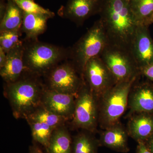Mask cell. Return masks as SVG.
I'll return each mask as SVG.
<instances>
[{"instance_id": "obj_1", "label": "cell", "mask_w": 153, "mask_h": 153, "mask_svg": "<svg viewBox=\"0 0 153 153\" xmlns=\"http://www.w3.org/2000/svg\"><path fill=\"white\" fill-rule=\"evenodd\" d=\"M109 43L130 49L137 25L127 0H104L100 13Z\"/></svg>"}, {"instance_id": "obj_2", "label": "cell", "mask_w": 153, "mask_h": 153, "mask_svg": "<svg viewBox=\"0 0 153 153\" xmlns=\"http://www.w3.org/2000/svg\"><path fill=\"white\" fill-rule=\"evenodd\" d=\"M39 76L25 71L16 81L5 83L4 93L16 119H26L41 105L46 85Z\"/></svg>"}, {"instance_id": "obj_3", "label": "cell", "mask_w": 153, "mask_h": 153, "mask_svg": "<svg viewBox=\"0 0 153 153\" xmlns=\"http://www.w3.org/2000/svg\"><path fill=\"white\" fill-rule=\"evenodd\" d=\"M25 71L40 76L45 75L69 57V49L44 43L38 39L23 40Z\"/></svg>"}, {"instance_id": "obj_4", "label": "cell", "mask_w": 153, "mask_h": 153, "mask_svg": "<svg viewBox=\"0 0 153 153\" xmlns=\"http://www.w3.org/2000/svg\"><path fill=\"white\" fill-rule=\"evenodd\" d=\"M138 77L118 82L99 99V124L102 129L120 123L128 105L129 95Z\"/></svg>"}, {"instance_id": "obj_5", "label": "cell", "mask_w": 153, "mask_h": 153, "mask_svg": "<svg viewBox=\"0 0 153 153\" xmlns=\"http://www.w3.org/2000/svg\"><path fill=\"white\" fill-rule=\"evenodd\" d=\"M109 44L103 24L100 19L69 49V58L82 74L86 63L92 58L99 57Z\"/></svg>"}, {"instance_id": "obj_6", "label": "cell", "mask_w": 153, "mask_h": 153, "mask_svg": "<svg viewBox=\"0 0 153 153\" xmlns=\"http://www.w3.org/2000/svg\"><path fill=\"white\" fill-rule=\"evenodd\" d=\"M100 57L117 83L129 81L140 75L138 66L128 48L109 43Z\"/></svg>"}, {"instance_id": "obj_7", "label": "cell", "mask_w": 153, "mask_h": 153, "mask_svg": "<svg viewBox=\"0 0 153 153\" xmlns=\"http://www.w3.org/2000/svg\"><path fill=\"white\" fill-rule=\"evenodd\" d=\"M99 100L84 81L75 97L72 127L94 133L99 124Z\"/></svg>"}, {"instance_id": "obj_8", "label": "cell", "mask_w": 153, "mask_h": 153, "mask_svg": "<svg viewBox=\"0 0 153 153\" xmlns=\"http://www.w3.org/2000/svg\"><path fill=\"white\" fill-rule=\"evenodd\" d=\"M44 76L49 89L75 96L84 82L82 74L70 60L59 63Z\"/></svg>"}, {"instance_id": "obj_9", "label": "cell", "mask_w": 153, "mask_h": 153, "mask_svg": "<svg viewBox=\"0 0 153 153\" xmlns=\"http://www.w3.org/2000/svg\"><path fill=\"white\" fill-rule=\"evenodd\" d=\"M82 76L98 100L117 83L100 57L92 58L86 63Z\"/></svg>"}, {"instance_id": "obj_10", "label": "cell", "mask_w": 153, "mask_h": 153, "mask_svg": "<svg viewBox=\"0 0 153 153\" xmlns=\"http://www.w3.org/2000/svg\"><path fill=\"white\" fill-rule=\"evenodd\" d=\"M104 0H68L58 10L57 14L78 26L83 25L90 17L100 14Z\"/></svg>"}, {"instance_id": "obj_11", "label": "cell", "mask_w": 153, "mask_h": 153, "mask_svg": "<svg viewBox=\"0 0 153 153\" xmlns=\"http://www.w3.org/2000/svg\"><path fill=\"white\" fill-rule=\"evenodd\" d=\"M130 50L139 68L153 63V40L149 26H137Z\"/></svg>"}, {"instance_id": "obj_12", "label": "cell", "mask_w": 153, "mask_h": 153, "mask_svg": "<svg viewBox=\"0 0 153 153\" xmlns=\"http://www.w3.org/2000/svg\"><path fill=\"white\" fill-rule=\"evenodd\" d=\"M75 97L71 94L51 90L46 86L42 96L41 105L68 121L72 120L74 116Z\"/></svg>"}, {"instance_id": "obj_13", "label": "cell", "mask_w": 153, "mask_h": 153, "mask_svg": "<svg viewBox=\"0 0 153 153\" xmlns=\"http://www.w3.org/2000/svg\"><path fill=\"white\" fill-rule=\"evenodd\" d=\"M135 83L128 97L131 114L138 113L153 114V82L149 80L137 84Z\"/></svg>"}, {"instance_id": "obj_14", "label": "cell", "mask_w": 153, "mask_h": 153, "mask_svg": "<svg viewBox=\"0 0 153 153\" xmlns=\"http://www.w3.org/2000/svg\"><path fill=\"white\" fill-rule=\"evenodd\" d=\"M24 50L23 42L7 53L5 64L0 68V75L5 83L16 81L25 72Z\"/></svg>"}, {"instance_id": "obj_15", "label": "cell", "mask_w": 153, "mask_h": 153, "mask_svg": "<svg viewBox=\"0 0 153 153\" xmlns=\"http://www.w3.org/2000/svg\"><path fill=\"white\" fill-rule=\"evenodd\" d=\"M128 134L120 123L104 129L100 134L98 140L100 145L113 150L126 153L129 150L128 143Z\"/></svg>"}, {"instance_id": "obj_16", "label": "cell", "mask_w": 153, "mask_h": 153, "mask_svg": "<svg viewBox=\"0 0 153 153\" xmlns=\"http://www.w3.org/2000/svg\"><path fill=\"white\" fill-rule=\"evenodd\" d=\"M127 131L128 136L137 142L145 141L153 134V114L138 113L132 114Z\"/></svg>"}, {"instance_id": "obj_17", "label": "cell", "mask_w": 153, "mask_h": 153, "mask_svg": "<svg viewBox=\"0 0 153 153\" xmlns=\"http://www.w3.org/2000/svg\"><path fill=\"white\" fill-rule=\"evenodd\" d=\"M53 18L46 14L31 13L24 12L21 31L26 35L25 40H35L45 33L47 22Z\"/></svg>"}, {"instance_id": "obj_18", "label": "cell", "mask_w": 153, "mask_h": 153, "mask_svg": "<svg viewBox=\"0 0 153 153\" xmlns=\"http://www.w3.org/2000/svg\"><path fill=\"white\" fill-rule=\"evenodd\" d=\"M72 139L65 125L52 132L47 150L48 153H72Z\"/></svg>"}, {"instance_id": "obj_19", "label": "cell", "mask_w": 153, "mask_h": 153, "mask_svg": "<svg viewBox=\"0 0 153 153\" xmlns=\"http://www.w3.org/2000/svg\"><path fill=\"white\" fill-rule=\"evenodd\" d=\"M7 8L0 22V33L21 31L24 11L13 1L7 0Z\"/></svg>"}, {"instance_id": "obj_20", "label": "cell", "mask_w": 153, "mask_h": 153, "mask_svg": "<svg viewBox=\"0 0 153 153\" xmlns=\"http://www.w3.org/2000/svg\"><path fill=\"white\" fill-rule=\"evenodd\" d=\"M92 133L85 130L72 139V153H97L99 142Z\"/></svg>"}, {"instance_id": "obj_21", "label": "cell", "mask_w": 153, "mask_h": 153, "mask_svg": "<svg viewBox=\"0 0 153 153\" xmlns=\"http://www.w3.org/2000/svg\"><path fill=\"white\" fill-rule=\"evenodd\" d=\"M25 119L44 123L55 129L65 125V123L67 121L66 119L47 109L42 105L38 107Z\"/></svg>"}, {"instance_id": "obj_22", "label": "cell", "mask_w": 153, "mask_h": 153, "mask_svg": "<svg viewBox=\"0 0 153 153\" xmlns=\"http://www.w3.org/2000/svg\"><path fill=\"white\" fill-rule=\"evenodd\" d=\"M131 10L137 25H144L153 14V0H133Z\"/></svg>"}, {"instance_id": "obj_23", "label": "cell", "mask_w": 153, "mask_h": 153, "mask_svg": "<svg viewBox=\"0 0 153 153\" xmlns=\"http://www.w3.org/2000/svg\"><path fill=\"white\" fill-rule=\"evenodd\" d=\"M27 121L31 128L33 140L40 144L47 149L55 128L41 122L31 120Z\"/></svg>"}, {"instance_id": "obj_24", "label": "cell", "mask_w": 153, "mask_h": 153, "mask_svg": "<svg viewBox=\"0 0 153 153\" xmlns=\"http://www.w3.org/2000/svg\"><path fill=\"white\" fill-rule=\"evenodd\" d=\"M22 32L19 31H7L0 33V47L6 53L16 46L23 43L20 39Z\"/></svg>"}, {"instance_id": "obj_25", "label": "cell", "mask_w": 153, "mask_h": 153, "mask_svg": "<svg viewBox=\"0 0 153 153\" xmlns=\"http://www.w3.org/2000/svg\"><path fill=\"white\" fill-rule=\"evenodd\" d=\"M24 12L31 13L46 14L55 16V14L48 9H45L36 3L35 0H11Z\"/></svg>"}, {"instance_id": "obj_26", "label": "cell", "mask_w": 153, "mask_h": 153, "mask_svg": "<svg viewBox=\"0 0 153 153\" xmlns=\"http://www.w3.org/2000/svg\"><path fill=\"white\" fill-rule=\"evenodd\" d=\"M139 71L140 75L146 77L148 80L153 83V63L140 68Z\"/></svg>"}, {"instance_id": "obj_27", "label": "cell", "mask_w": 153, "mask_h": 153, "mask_svg": "<svg viewBox=\"0 0 153 153\" xmlns=\"http://www.w3.org/2000/svg\"><path fill=\"white\" fill-rule=\"evenodd\" d=\"M137 143V153H152L148 149L143 141H140Z\"/></svg>"}, {"instance_id": "obj_28", "label": "cell", "mask_w": 153, "mask_h": 153, "mask_svg": "<svg viewBox=\"0 0 153 153\" xmlns=\"http://www.w3.org/2000/svg\"><path fill=\"white\" fill-rule=\"evenodd\" d=\"M7 59V53L1 47H0V68H2L5 65Z\"/></svg>"}, {"instance_id": "obj_29", "label": "cell", "mask_w": 153, "mask_h": 153, "mask_svg": "<svg viewBox=\"0 0 153 153\" xmlns=\"http://www.w3.org/2000/svg\"><path fill=\"white\" fill-rule=\"evenodd\" d=\"M146 147L150 152L153 153V134L144 141Z\"/></svg>"}, {"instance_id": "obj_30", "label": "cell", "mask_w": 153, "mask_h": 153, "mask_svg": "<svg viewBox=\"0 0 153 153\" xmlns=\"http://www.w3.org/2000/svg\"><path fill=\"white\" fill-rule=\"evenodd\" d=\"M7 2L5 0H1L0 2V20L3 18L4 15L7 8Z\"/></svg>"}, {"instance_id": "obj_31", "label": "cell", "mask_w": 153, "mask_h": 153, "mask_svg": "<svg viewBox=\"0 0 153 153\" xmlns=\"http://www.w3.org/2000/svg\"><path fill=\"white\" fill-rule=\"evenodd\" d=\"M29 153H44L37 145L34 144L29 148Z\"/></svg>"}, {"instance_id": "obj_32", "label": "cell", "mask_w": 153, "mask_h": 153, "mask_svg": "<svg viewBox=\"0 0 153 153\" xmlns=\"http://www.w3.org/2000/svg\"><path fill=\"white\" fill-rule=\"evenodd\" d=\"M152 24H153V14L152 16L146 22L144 25L149 27L150 25Z\"/></svg>"}, {"instance_id": "obj_33", "label": "cell", "mask_w": 153, "mask_h": 153, "mask_svg": "<svg viewBox=\"0 0 153 153\" xmlns=\"http://www.w3.org/2000/svg\"><path fill=\"white\" fill-rule=\"evenodd\" d=\"M128 1L130 2L131 1H133V0H127Z\"/></svg>"}]
</instances>
